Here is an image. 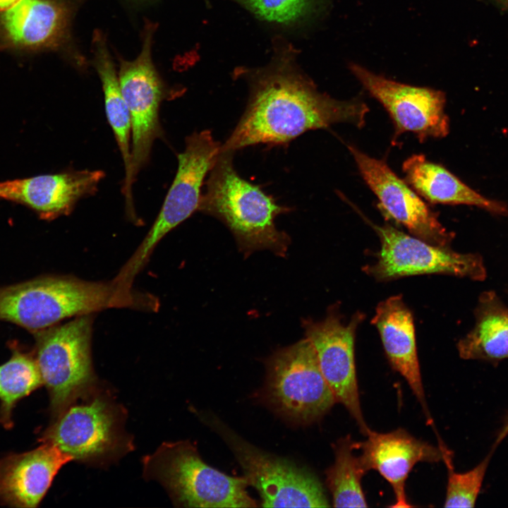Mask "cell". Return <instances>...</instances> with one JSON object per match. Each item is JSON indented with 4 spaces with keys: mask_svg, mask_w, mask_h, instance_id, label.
<instances>
[{
    "mask_svg": "<svg viewBox=\"0 0 508 508\" xmlns=\"http://www.w3.org/2000/svg\"><path fill=\"white\" fill-rule=\"evenodd\" d=\"M381 247L377 260L364 271L378 281L422 274H446L483 281L487 276L482 257L459 253L406 234L389 224H370Z\"/></svg>",
    "mask_w": 508,
    "mask_h": 508,
    "instance_id": "obj_11",
    "label": "cell"
},
{
    "mask_svg": "<svg viewBox=\"0 0 508 508\" xmlns=\"http://www.w3.org/2000/svg\"><path fill=\"white\" fill-rule=\"evenodd\" d=\"M265 370L259 396L289 422L299 425L315 423L337 402L306 337L274 351L266 359Z\"/></svg>",
    "mask_w": 508,
    "mask_h": 508,
    "instance_id": "obj_5",
    "label": "cell"
},
{
    "mask_svg": "<svg viewBox=\"0 0 508 508\" xmlns=\"http://www.w3.org/2000/svg\"><path fill=\"white\" fill-rule=\"evenodd\" d=\"M91 314L37 332L34 357L54 418L97 389L91 358Z\"/></svg>",
    "mask_w": 508,
    "mask_h": 508,
    "instance_id": "obj_7",
    "label": "cell"
},
{
    "mask_svg": "<svg viewBox=\"0 0 508 508\" xmlns=\"http://www.w3.org/2000/svg\"><path fill=\"white\" fill-rule=\"evenodd\" d=\"M334 449V461L325 473L333 506L368 507L361 483L362 478L368 471L360 456L353 454V450L358 449L357 442L346 435L337 442Z\"/></svg>",
    "mask_w": 508,
    "mask_h": 508,
    "instance_id": "obj_24",
    "label": "cell"
},
{
    "mask_svg": "<svg viewBox=\"0 0 508 508\" xmlns=\"http://www.w3.org/2000/svg\"><path fill=\"white\" fill-rule=\"evenodd\" d=\"M371 323L380 333L392 368L407 382L423 407L428 422L431 423L422 382L413 316L401 296H393L380 302Z\"/></svg>",
    "mask_w": 508,
    "mask_h": 508,
    "instance_id": "obj_19",
    "label": "cell"
},
{
    "mask_svg": "<svg viewBox=\"0 0 508 508\" xmlns=\"http://www.w3.org/2000/svg\"><path fill=\"white\" fill-rule=\"evenodd\" d=\"M73 13L67 0H20L0 15V34L16 48L57 49L68 40Z\"/></svg>",
    "mask_w": 508,
    "mask_h": 508,
    "instance_id": "obj_17",
    "label": "cell"
},
{
    "mask_svg": "<svg viewBox=\"0 0 508 508\" xmlns=\"http://www.w3.org/2000/svg\"><path fill=\"white\" fill-rule=\"evenodd\" d=\"M347 148L385 214L414 236L434 245L449 246L454 234L445 229L437 214L405 180L383 159L372 157L352 145H348Z\"/></svg>",
    "mask_w": 508,
    "mask_h": 508,
    "instance_id": "obj_14",
    "label": "cell"
},
{
    "mask_svg": "<svg viewBox=\"0 0 508 508\" xmlns=\"http://www.w3.org/2000/svg\"><path fill=\"white\" fill-rule=\"evenodd\" d=\"M124 418L123 409L96 389L53 418L39 440L73 460L102 465L121 457L133 446L124 430Z\"/></svg>",
    "mask_w": 508,
    "mask_h": 508,
    "instance_id": "obj_4",
    "label": "cell"
},
{
    "mask_svg": "<svg viewBox=\"0 0 508 508\" xmlns=\"http://www.w3.org/2000/svg\"><path fill=\"white\" fill-rule=\"evenodd\" d=\"M155 30V23L146 22L140 54L133 61L121 60L118 73L120 88L131 122V160L123 188L130 214L134 211L132 183L147 162L153 143L162 133L159 109L165 90L152 57Z\"/></svg>",
    "mask_w": 508,
    "mask_h": 508,
    "instance_id": "obj_10",
    "label": "cell"
},
{
    "mask_svg": "<svg viewBox=\"0 0 508 508\" xmlns=\"http://www.w3.org/2000/svg\"><path fill=\"white\" fill-rule=\"evenodd\" d=\"M19 1L20 0H0V12L9 9Z\"/></svg>",
    "mask_w": 508,
    "mask_h": 508,
    "instance_id": "obj_28",
    "label": "cell"
},
{
    "mask_svg": "<svg viewBox=\"0 0 508 508\" xmlns=\"http://www.w3.org/2000/svg\"><path fill=\"white\" fill-rule=\"evenodd\" d=\"M143 463L145 478L160 483L178 507H257L244 476H230L210 466L188 440L164 442Z\"/></svg>",
    "mask_w": 508,
    "mask_h": 508,
    "instance_id": "obj_3",
    "label": "cell"
},
{
    "mask_svg": "<svg viewBox=\"0 0 508 508\" xmlns=\"http://www.w3.org/2000/svg\"><path fill=\"white\" fill-rule=\"evenodd\" d=\"M501 10L508 11V0H492Z\"/></svg>",
    "mask_w": 508,
    "mask_h": 508,
    "instance_id": "obj_29",
    "label": "cell"
},
{
    "mask_svg": "<svg viewBox=\"0 0 508 508\" xmlns=\"http://www.w3.org/2000/svg\"><path fill=\"white\" fill-rule=\"evenodd\" d=\"M332 306L321 321L302 320L306 337L316 353L322 373L337 402L341 404L366 436L370 429L361 410L355 361V337L365 315L356 313L345 324L339 312Z\"/></svg>",
    "mask_w": 508,
    "mask_h": 508,
    "instance_id": "obj_12",
    "label": "cell"
},
{
    "mask_svg": "<svg viewBox=\"0 0 508 508\" xmlns=\"http://www.w3.org/2000/svg\"><path fill=\"white\" fill-rule=\"evenodd\" d=\"M268 61L257 66L236 67L234 79L243 80L248 99L236 127L220 150L265 144L287 145L303 133L347 123H365L368 105L357 99H336L318 90L299 64V50L279 35L272 39Z\"/></svg>",
    "mask_w": 508,
    "mask_h": 508,
    "instance_id": "obj_1",
    "label": "cell"
},
{
    "mask_svg": "<svg viewBox=\"0 0 508 508\" xmlns=\"http://www.w3.org/2000/svg\"><path fill=\"white\" fill-rule=\"evenodd\" d=\"M199 418L214 431L238 461L248 485L264 507H327L329 500L317 476L308 468L250 444L211 412Z\"/></svg>",
    "mask_w": 508,
    "mask_h": 508,
    "instance_id": "obj_6",
    "label": "cell"
},
{
    "mask_svg": "<svg viewBox=\"0 0 508 508\" xmlns=\"http://www.w3.org/2000/svg\"><path fill=\"white\" fill-rule=\"evenodd\" d=\"M508 435V415L505 418L504 425L502 426L501 430L500 431L498 436L496 440V444L497 445L500 443L502 440H504V438Z\"/></svg>",
    "mask_w": 508,
    "mask_h": 508,
    "instance_id": "obj_27",
    "label": "cell"
},
{
    "mask_svg": "<svg viewBox=\"0 0 508 508\" xmlns=\"http://www.w3.org/2000/svg\"><path fill=\"white\" fill-rule=\"evenodd\" d=\"M405 181L421 197L433 204L473 205L492 213H508L507 207L481 195L441 164L414 154L402 164Z\"/></svg>",
    "mask_w": 508,
    "mask_h": 508,
    "instance_id": "obj_20",
    "label": "cell"
},
{
    "mask_svg": "<svg viewBox=\"0 0 508 508\" xmlns=\"http://www.w3.org/2000/svg\"><path fill=\"white\" fill-rule=\"evenodd\" d=\"M221 146L208 129L195 131L186 138L184 150L178 156L175 178L161 210L140 246L116 276L120 281L131 284L159 241L198 211L202 186Z\"/></svg>",
    "mask_w": 508,
    "mask_h": 508,
    "instance_id": "obj_9",
    "label": "cell"
},
{
    "mask_svg": "<svg viewBox=\"0 0 508 508\" xmlns=\"http://www.w3.org/2000/svg\"><path fill=\"white\" fill-rule=\"evenodd\" d=\"M43 385L34 356L12 349L11 358L0 365V423L13 426V411L23 398Z\"/></svg>",
    "mask_w": 508,
    "mask_h": 508,
    "instance_id": "obj_25",
    "label": "cell"
},
{
    "mask_svg": "<svg viewBox=\"0 0 508 508\" xmlns=\"http://www.w3.org/2000/svg\"><path fill=\"white\" fill-rule=\"evenodd\" d=\"M104 176L101 170H81L6 180L0 181V198L52 219L69 214L80 198L95 193Z\"/></svg>",
    "mask_w": 508,
    "mask_h": 508,
    "instance_id": "obj_16",
    "label": "cell"
},
{
    "mask_svg": "<svg viewBox=\"0 0 508 508\" xmlns=\"http://www.w3.org/2000/svg\"><path fill=\"white\" fill-rule=\"evenodd\" d=\"M352 74L389 114L394 126V139L411 132L420 142L441 138L449 131L445 95L440 90L399 83L351 64Z\"/></svg>",
    "mask_w": 508,
    "mask_h": 508,
    "instance_id": "obj_13",
    "label": "cell"
},
{
    "mask_svg": "<svg viewBox=\"0 0 508 508\" xmlns=\"http://www.w3.org/2000/svg\"><path fill=\"white\" fill-rule=\"evenodd\" d=\"M92 45L93 64L102 83L107 120L121 153L126 176L131 160L130 114L106 38L101 31L96 30L93 34Z\"/></svg>",
    "mask_w": 508,
    "mask_h": 508,
    "instance_id": "obj_22",
    "label": "cell"
},
{
    "mask_svg": "<svg viewBox=\"0 0 508 508\" xmlns=\"http://www.w3.org/2000/svg\"><path fill=\"white\" fill-rule=\"evenodd\" d=\"M475 316L474 327L458 342L460 357L491 361L508 358V308L494 291H484Z\"/></svg>",
    "mask_w": 508,
    "mask_h": 508,
    "instance_id": "obj_21",
    "label": "cell"
},
{
    "mask_svg": "<svg viewBox=\"0 0 508 508\" xmlns=\"http://www.w3.org/2000/svg\"><path fill=\"white\" fill-rule=\"evenodd\" d=\"M363 442H357L361 461L367 469L376 470L391 485L394 495L392 507H411L406 494V481L419 462L442 460L441 445L436 447L418 440L403 428L385 433L373 430Z\"/></svg>",
    "mask_w": 508,
    "mask_h": 508,
    "instance_id": "obj_15",
    "label": "cell"
},
{
    "mask_svg": "<svg viewBox=\"0 0 508 508\" xmlns=\"http://www.w3.org/2000/svg\"><path fill=\"white\" fill-rule=\"evenodd\" d=\"M443 452L442 461L448 470L445 507H473L491 458L488 454L480 464L465 473H456L452 465L451 452L440 445Z\"/></svg>",
    "mask_w": 508,
    "mask_h": 508,
    "instance_id": "obj_26",
    "label": "cell"
},
{
    "mask_svg": "<svg viewBox=\"0 0 508 508\" xmlns=\"http://www.w3.org/2000/svg\"><path fill=\"white\" fill-rule=\"evenodd\" d=\"M106 303L101 282L41 277L0 288V320L38 332L65 318L101 310Z\"/></svg>",
    "mask_w": 508,
    "mask_h": 508,
    "instance_id": "obj_8",
    "label": "cell"
},
{
    "mask_svg": "<svg viewBox=\"0 0 508 508\" xmlns=\"http://www.w3.org/2000/svg\"><path fill=\"white\" fill-rule=\"evenodd\" d=\"M265 28L289 39L306 32L323 13L329 0H225Z\"/></svg>",
    "mask_w": 508,
    "mask_h": 508,
    "instance_id": "obj_23",
    "label": "cell"
},
{
    "mask_svg": "<svg viewBox=\"0 0 508 508\" xmlns=\"http://www.w3.org/2000/svg\"><path fill=\"white\" fill-rule=\"evenodd\" d=\"M234 155L220 150L209 173L198 210L221 221L246 257L257 250H268L284 258L291 238L277 228L274 220L292 209L277 204L259 186L242 178L234 167Z\"/></svg>",
    "mask_w": 508,
    "mask_h": 508,
    "instance_id": "obj_2",
    "label": "cell"
},
{
    "mask_svg": "<svg viewBox=\"0 0 508 508\" xmlns=\"http://www.w3.org/2000/svg\"><path fill=\"white\" fill-rule=\"evenodd\" d=\"M71 461L68 455L48 443L1 458L0 504L19 508L37 507L59 471Z\"/></svg>",
    "mask_w": 508,
    "mask_h": 508,
    "instance_id": "obj_18",
    "label": "cell"
}]
</instances>
